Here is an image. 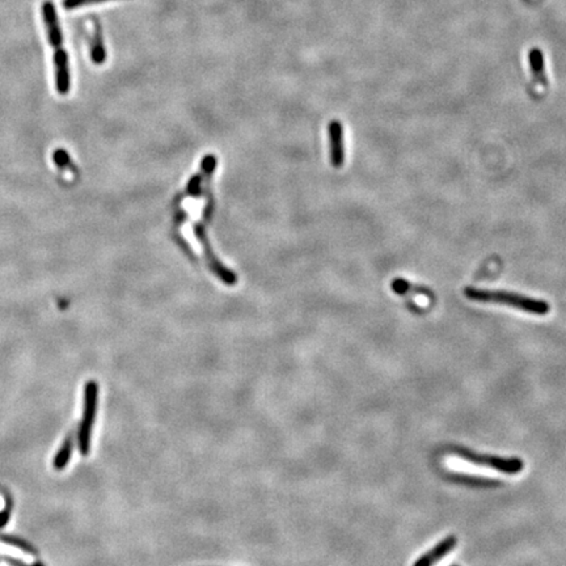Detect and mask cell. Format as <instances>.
I'll return each mask as SVG.
<instances>
[{
    "label": "cell",
    "mask_w": 566,
    "mask_h": 566,
    "mask_svg": "<svg viewBox=\"0 0 566 566\" xmlns=\"http://www.w3.org/2000/svg\"><path fill=\"white\" fill-rule=\"evenodd\" d=\"M42 17L46 26L48 40L51 46L55 49L54 53V66H55V88L59 95L65 96L70 91L71 79H70V67H68V55L63 48V36L59 26L58 15L54 3L50 0L43 1L41 6Z\"/></svg>",
    "instance_id": "1"
},
{
    "label": "cell",
    "mask_w": 566,
    "mask_h": 566,
    "mask_svg": "<svg viewBox=\"0 0 566 566\" xmlns=\"http://www.w3.org/2000/svg\"><path fill=\"white\" fill-rule=\"evenodd\" d=\"M464 295L469 300L479 301V303H496L508 306L511 309H519L536 316H544L550 314V306L545 300L535 299L525 297L518 292H502V290H486V289H476V287H466Z\"/></svg>",
    "instance_id": "2"
},
{
    "label": "cell",
    "mask_w": 566,
    "mask_h": 566,
    "mask_svg": "<svg viewBox=\"0 0 566 566\" xmlns=\"http://www.w3.org/2000/svg\"><path fill=\"white\" fill-rule=\"evenodd\" d=\"M99 404V384L90 380L84 385L83 416L78 426V444L83 456H88L91 451L92 429L97 415Z\"/></svg>",
    "instance_id": "3"
},
{
    "label": "cell",
    "mask_w": 566,
    "mask_h": 566,
    "mask_svg": "<svg viewBox=\"0 0 566 566\" xmlns=\"http://www.w3.org/2000/svg\"><path fill=\"white\" fill-rule=\"evenodd\" d=\"M452 452L468 463L491 468L494 471H498L501 474H506V475H518L525 468L523 460L519 458H502V456H496V455L477 454V452L466 450V449H456Z\"/></svg>",
    "instance_id": "4"
},
{
    "label": "cell",
    "mask_w": 566,
    "mask_h": 566,
    "mask_svg": "<svg viewBox=\"0 0 566 566\" xmlns=\"http://www.w3.org/2000/svg\"><path fill=\"white\" fill-rule=\"evenodd\" d=\"M193 230H194V235H196L197 240L201 242V245L203 248V255H205L206 262H208V267L211 269V272L217 275L219 279H222L227 286H235L237 283V277L233 273V270H230L225 265H222V262L214 255L203 225L196 223L194 227H193Z\"/></svg>",
    "instance_id": "5"
},
{
    "label": "cell",
    "mask_w": 566,
    "mask_h": 566,
    "mask_svg": "<svg viewBox=\"0 0 566 566\" xmlns=\"http://www.w3.org/2000/svg\"><path fill=\"white\" fill-rule=\"evenodd\" d=\"M329 133V147H331V163L334 168H341L345 163V149H343V130L340 121L334 119L328 126Z\"/></svg>",
    "instance_id": "6"
},
{
    "label": "cell",
    "mask_w": 566,
    "mask_h": 566,
    "mask_svg": "<svg viewBox=\"0 0 566 566\" xmlns=\"http://www.w3.org/2000/svg\"><path fill=\"white\" fill-rule=\"evenodd\" d=\"M458 544V539L450 535L446 539L439 541L433 550L426 552L421 557L417 560L413 566H434L438 561H441L442 558L446 557L451 550H454Z\"/></svg>",
    "instance_id": "7"
},
{
    "label": "cell",
    "mask_w": 566,
    "mask_h": 566,
    "mask_svg": "<svg viewBox=\"0 0 566 566\" xmlns=\"http://www.w3.org/2000/svg\"><path fill=\"white\" fill-rule=\"evenodd\" d=\"M528 62H530V70H531V75H533L535 85H539L541 88H547L548 87V78H547L545 67H544L543 51L540 49H538V48L531 49L530 54H528Z\"/></svg>",
    "instance_id": "8"
},
{
    "label": "cell",
    "mask_w": 566,
    "mask_h": 566,
    "mask_svg": "<svg viewBox=\"0 0 566 566\" xmlns=\"http://www.w3.org/2000/svg\"><path fill=\"white\" fill-rule=\"evenodd\" d=\"M75 441H78V434L75 432H71L67 435V438L62 443V446L59 447L58 452H57V455L54 456V460H53V466L57 471H62V469L66 468L70 459H71V455H73Z\"/></svg>",
    "instance_id": "9"
},
{
    "label": "cell",
    "mask_w": 566,
    "mask_h": 566,
    "mask_svg": "<svg viewBox=\"0 0 566 566\" xmlns=\"http://www.w3.org/2000/svg\"><path fill=\"white\" fill-rule=\"evenodd\" d=\"M93 28H95V31H93V40H92L91 45V59L95 65L100 66L107 60V49L104 45L100 24L96 18L93 20Z\"/></svg>",
    "instance_id": "10"
},
{
    "label": "cell",
    "mask_w": 566,
    "mask_h": 566,
    "mask_svg": "<svg viewBox=\"0 0 566 566\" xmlns=\"http://www.w3.org/2000/svg\"><path fill=\"white\" fill-rule=\"evenodd\" d=\"M392 290L396 294L404 295V297H407V295L410 294V295H424L427 298H433V292L426 290L421 286H415V284H412V283L402 279V278H397V279H395L392 282Z\"/></svg>",
    "instance_id": "11"
},
{
    "label": "cell",
    "mask_w": 566,
    "mask_h": 566,
    "mask_svg": "<svg viewBox=\"0 0 566 566\" xmlns=\"http://www.w3.org/2000/svg\"><path fill=\"white\" fill-rule=\"evenodd\" d=\"M0 541L7 544L9 547H15L17 550H21L26 555H32V556H37V550L34 548L32 544H29L28 541L17 538V536H11V535H0Z\"/></svg>",
    "instance_id": "12"
},
{
    "label": "cell",
    "mask_w": 566,
    "mask_h": 566,
    "mask_svg": "<svg viewBox=\"0 0 566 566\" xmlns=\"http://www.w3.org/2000/svg\"><path fill=\"white\" fill-rule=\"evenodd\" d=\"M53 160H54L55 166L60 168V169L70 167L71 171H75V166L71 163V159H70V155L67 154V151L62 150V149L54 151Z\"/></svg>",
    "instance_id": "13"
},
{
    "label": "cell",
    "mask_w": 566,
    "mask_h": 566,
    "mask_svg": "<svg viewBox=\"0 0 566 566\" xmlns=\"http://www.w3.org/2000/svg\"><path fill=\"white\" fill-rule=\"evenodd\" d=\"M205 176L202 175V172L198 175L194 176L192 180L188 183V194L192 197H198L201 196V183H203Z\"/></svg>",
    "instance_id": "14"
},
{
    "label": "cell",
    "mask_w": 566,
    "mask_h": 566,
    "mask_svg": "<svg viewBox=\"0 0 566 566\" xmlns=\"http://www.w3.org/2000/svg\"><path fill=\"white\" fill-rule=\"evenodd\" d=\"M102 1H108V0H63L62 4L66 9H74L83 7V6H88V4H97V3H102Z\"/></svg>",
    "instance_id": "15"
},
{
    "label": "cell",
    "mask_w": 566,
    "mask_h": 566,
    "mask_svg": "<svg viewBox=\"0 0 566 566\" xmlns=\"http://www.w3.org/2000/svg\"><path fill=\"white\" fill-rule=\"evenodd\" d=\"M11 511H12V503H11V501L7 500L4 508L0 510V528H3L4 525L9 523V518H11Z\"/></svg>",
    "instance_id": "16"
},
{
    "label": "cell",
    "mask_w": 566,
    "mask_h": 566,
    "mask_svg": "<svg viewBox=\"0 0 566 566\" xmlns=\"http://www.w3.org/2000/svg\"><path fill=\"white\" fill-rule=\"evenodd\" d=\"M1 560L4 561V562H7L9 566H45L41 562H34V564H26L24 561H21V560H17V558L9 557V556H1Z\"/></svg>",
    "instance_id": "17"
},
{
    "label": "cell",
    "mask_w": 566,
    "mask_h": 566,
    "mask_svg": "<svg viewBox=\"0 0 566 566\" xmlns=\"http://www.w3.org/2000/svg\"><path fill=\"white\" fill-rule=\"evenodd\" d=\"M452 566H458V565H452Z\"/></svg>",
    "instance_id": "18"
}]
</instances>
